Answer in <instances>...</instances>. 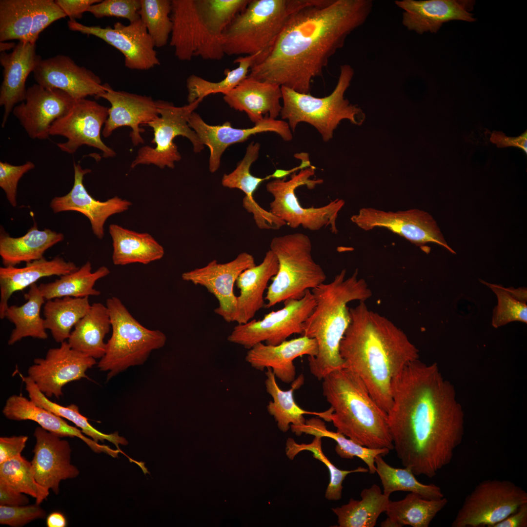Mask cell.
Masks as SVG:
<instances>
[{
	"instance_id": "6da1fadb",
	"label": "cell",
	"mask_w": 527,
	"mask_h": 527,
	"mask_svg": "<svg viewBox=\"0 0 527 527\" xmlns=\"http://www.w3.org/2000/svg\"><path fill=\"white\" fill-rule=\"evenodd\" d=\"M394 448L402 465L429 478L451 462L464 434L465 416L453 385L435 363L419 359L394 381L387 413Z\"/></svg>"
},
{
	"instance_id": "7a4b0ae2",
	"label": "cell",
	"mask_w": 527,
	"mask_h": 527,
	"mask_svg": "<svg viewBox=\"0 0 527 527\" xmlns=\"http://www.w3.org/2000/svg\"><path fill=\"white\" fill-rule=\"evenodd\" d=\"M371 0H314L290 17L268 53L248 76L309 94L329 59L370 14Z\"/></svg>"
},
{
	"instance_id": "3957f363",
	"label": "cell",
	"mask_w": 527,
	"mask_h": 527,
	"mask_svg": "<svg viewBox=\"0 0 527 527\" xmlns=\"http://www.w3.org/2000/svg\"><path fill=\"white\" fill-rule=\"evenodd\" d=\"M350 322L340 345L345 367L362 380L377 404L386 413L392 403L394 381L419 350L391 321L370 310L365 302L349 308Z\"/></svg>"
},
{
	"instance_id": "277c9868",
	"label": "cell",
	"mask_w": 527,
	"mask_h": 527,
	"mask_svg": "<svg viewBox=\"0 0 527 527\" xmlns=\"http://www.w3.org/2000/svg\"><path fill=\"white\" fill-rule=\"evenodd\" d=\"M343 269L328 284L323 283L312 289L315 305L303 324V333L315 339L318 353L308 357L309 370L318 380L332 371L345 367L340 353L342 339L350 322V302H365L372 292L364 279L359 278L358 270L346 278Z\"/></svg>"
},
{
	"instance_id": "5b68a950",
	"label": "cell",
	"mask_w": 527,
	"mask_h": 527,
	"mask_svg": "<svg viewBox=\"0 0 527 527\" xmlns=\"http://www.w3.org/2000/svg\"><path fill=\"white\" fill-rule=\"evenodd\" d=\"M323 380V395L332 410L328 422L337 432L369 448L393 449L387 414L355 373L345 367Z\"/></svg>"
},
{
	"instance_id": "8992f818",
	"label": "cell",
	"mask_w": 527,
	"mask_h": 527,
	"mask_svg": "<svg viewBox=\"0 0 527 527\" xmlns=\"http://www.w3.org/2000/svg\"><path fill=\"white\" fill-rule=\"evenodd\" d=\"M314 0H250L223 34L225 55L261 54L262 60L292 15Z\"/></svg>"
},
{
	"instance_id": "52a82bcc",
	"label": "cell",
	"mask_w": 527,
	"mask_h": 527,
	"mask_svg": "<svg viewBox=\"0 0 527 527\" xmlns=\"http://www.w3.org/2000/svg\"><path fill=\"white\" fill-rule=\"evenodd\" d=\"M170 17V45L178 59L220 60L225 55L222 39L228 24L213 0H171Z\"/></svg>"
},
{
	"instance_id": "ba28073f",
	"label": "cell",
	"mask_w": 527,
	"mask_h": 527,
	"mask_svg": "<svg viewBox=\"0 0 527 527\" xmlns=\"http://www.w3.org/2000/svg\"><path fill=\"white\" fill-rule=\"evenodd\" d=\"M354 75L351 65H341L335 88L329 95L323 98L281 86L283 105L280 115L282 119L288 121L293 132L301 122L311 124L318 130L324 142L332 138L334 129L344 119L349 120L353 124H361L365 117L362 110L344 98Z\"/></svg>"
},
{
	"instance_id": "9c48e42d",
	"label": "cell",
	"mask_w": 527,
	"mask_h": 527,
	"mask_svg": "<svg viewBox=\"0 0 527 527\" xmlns=\"http://www.w3.org/2000/svg\"><path fill=\"white\" fill-rule=\"evenodd\" d=\"M270 249L277 257L279 269L267 288L265 308L287 299H300L307 289L325 281L324 270L312 257V243L306 235L294 233L275 237Z\"/></svg>"
},
{
	"instance_id": "30bf717a",
	"label": "cell",
	"mask_w": 527,
	"mask_h": 527,
	"mask_svg": "<svg viewBox=\"0 0 527 527\" xmlns=\"http://www.w3.org/2000/svg\"><path fill=\"white\" fill-rule=\"evenodd\" d=\"M106 306L112 333L98 367L108 372L109 380L130 366L144 364L153 350L164 345L166 337L160 330L142 325L117 297L108 298Z\"/></svg>"
},
{
	"instance_id": "8fae6325",
	"label": "cell",
	"mask_w": 527,
	"mask_h": 527,
	"mask_svg": "<svg viewBox=\"0 0 527 527\" xmlns=\"http://www.w3.org/2000/svg\"><path fill=\"white\" fill-rule=\"evenodd\" d=\"M315 167L303 168L298 173H293L290 179H276L266 184L267 191L273 197L270 211L292 228L302 226L310 231H318L329 227L333 234L338 233L336 220L340 211L345 205L342 199H336L323 206L303 207L295 194L298 187L306 185L312 189L323 182L322 179L311 180Z\"/></svg>"
},
{
	"instance_id": "7c38bea8",
	"label": "cell",
	"mask_w": 527,
	"mask_h": 527,
	"mask_svg": "<svg viewBox=\"0 0 527 527\" xmlns=\"http://www.w3.org/2000/svg\"><path fill=\"white\" fill-rule=\"evenodd\" d=\"M202 101L197 100L178 107L168 101H156L159 116L147 123L153 129L154 137L152 143L156 146L146 145L141 148L131 167L133 168L139 164H154L162 169L165 167L174 168L175 162L181 159L178 146L173 142L178 136L186 137L191 142L195 153L202 151L204 146L188 123L190 116Z\"/></svg>"
},
{
	"instance_id": "4fadbf2b",
	"label": "cell",
	"mask_w": 527,
	"mask_h": 527,
	"mask_svg": "<svg viewBox=\"0 0 527 527\" xmlns=\"http://www.w3.org/2000/svg\"><path fill=\"white\" fill-rule=\"evenodd\" d=\"M527 503V492L509 480L479 483L465 498L452 527H493Z\"/></svg>"
},
{
	"instance_id": "5bb4252c",
	"label": "cell",
	"mask_w": 527,
	"mask_h": 527,
	"mask_svg": "<svg viewBox=\"0 0 527 527\" xmlns=\"http://www.w3.org/2000/svg\"><path fill=\"white\" fill-rule=\"evenodd\" d=\"M284 306L264 315L263 319H252L244 324H238L227 337L232 343L249 349L255 345H276L291 335L303 333V324L313 310L315 302L310 289L300 299L285 300Z\"/></svg>"
},
{
	"instance_id": "9a60e30c",
	"label": "cell",
	"mask_w": 527,
	"mask_h": 527,
	"mask_svg": "<svg viewBox=\"0 0 527 527\" xmlns=\"http://www.w3.org/2000/svg\"><path fill=\"white\" fill-rule=\"evenodd\" d=\"M109 108L85 98L75 100L68 111L51 125L50 136L67 139L57 143L62 151L74 154L83 145L98 149L104 158L116 156L115 151L102 141L101 129L108 117Z\"/></svg>"
},
{
	"instance_id": "2e32d148",
	"label": "cell",
	"mask_w": 527,
	"mask_h": 527,
	"mask_svg": "<svg viewBox=\"0 0 527 527\" xmlns=\"http://www.w3.org/2000/svg\"><path fill=\"white\" fill-rule=\"evenodd\" d=\"M68 28L99 38L123 55L124 65L131 70H147L160 64L154 42L141 19L125 25L116 22L111 27L88 26L69 20Z\"/></svg>"
},
{
	"instance_id": "e0dca14e",
	"label": "cell",
	"mask_w": 527,
	"mask_h": 527,
	"mask_svg": "<svg viewBox=\"0 0 527 527\" xmlns=\"http://www.w3.org/2000/svg\"><path fill=\"white\" fill-rule=\"evenodd\" d=\"M351 220L365 231L376 227H384L417 246H424L429 243H435L455 254L447 244L434 218L423 210L412 209L386 212L365 207L353 215Z\"/></svg>"
},
{
	"instance_id": "ac0fdd59",
	"label": "cell",
	"mask_w": 527,
	"mask_h": 527,
	"mask_svg": "<svg viewBox=\"0 0 527 527\" xmlns=\"http://www.w3.org/2000/svg\"><path fill=\"white\" fill-rule=\"evenodd\" d=\"M66 15L53 0H0V42L36 44L41 32Z\"/></svg>"
},
{
	"instance_id": "d6986e66",
	"label": "cell",
	"mask_w": 527,
	"mask_h": 527,
	"mask_svg": "<svg viewBox=\"0 0 527 527\" xmlns=\"http://www.w3.org/2000/svg\"><path fill=\"white\" fill-rule=\"evenodd\" d=\"M96 364L95 359L71 347L67 341L50 348L44 358H36L28 369V376L48 398H59L67 384L87 378L86 370Z\"/></svg>"
},
{
	"instance_id": "ffe728a7",
	"label": "cell",
	"mask_w": 527,
	"mask_h": 527,
	"mask_svg": "<svg viewBox=\"0 0 527 527\" xmlns=\"http://www.w3.org/2000/svg\"><path fill=\"white\" fill-rule=\"evenodd\" d=\"M256 265L254 257L247 252L240 253L232 261L220 264L214 260L207 265L184 272L183 281L204 287L219 302L214 313L225 322H235L237 298L234 286L239 275L245 270Z\"/></svg>"
},
{
	"instance_id": "44dd1931",
	"label": "cell",
	"mask_w": 527,
	"mask_h": 527,
	"mask_svg": "<svg viewBox=\"0 0 527 527\" xmlns=\"http://www.w3.org/2000/svg\"><path fill=\"white\" fill-rule=\"evenodd\" d=\"M188 123L196 133L202 143L209 149V170L211 173L218 170L222 156L229 146L243 142L252 135L271 132L278 134L285 141H289L293 138L287 122L271 119L268 116H264L253 127L244 129L234 128L229 122L219 125L208 124L195 112L190 116Z\"/></svg>"
},
{
	"instance_id": "7402d4cb",
	"label": "cell",
	"mask_w": 527,
	"mask_h": 527,
	"mask_svg": "<svg viewBox=\"0 0 527 527\" xmlns=\"http://www.w3.org/2000/svg\"><path fill=\"white\" fill-rule=\"evenodd\" d=\"M74 100L65 92L36 83L27 88L25 101L13 109L29 137L43 140L49 136L52 123L64 115Z\"/></svg>"
},
{
	"instance_id": "603a6c76",
	"label": "cell",
	"mask_w": 527,
	"mask_h": 527,
	"mask_svg": "<svg viewBox=\"0 0 527 527\" xmlns=\"http://www.w3.org/2000/svg\"><path fill=\"white\" fill-rule=\"evenodd\" d=\"M33 74L37 83L62 90L74 100L88 96L97 98L106 91L108 85L102 84L100 77L92 71L63 55L41 59Z\"/></svg>"
},
{
	"instance_id": "cb8c5ba5",
	"label": "cell",
	"mask_w": 527,
	"mask_h": 527,
	"mask_svg": "<svg viewBox=\"0 0 527 527\" xmlns=\"http://www.w3.org/2000/svg\"><path fill=\"white\" fill-rule=\"evenodd\" d=\"M36 444L31 462L36 482L55 494L59 492L62 480L76 478L79 469L71 464V448L69 442L41 426L36 428Z\"/></svg>"
},
{
	"instance_id": "d4e9b609",
	"label": "cell",
	"mask_w": 527,
	"mask_h": 527,
	"mask_svg": "<svg viewBox=\"0 0 527 527\" xmlns=\"http://www.w3.org/2000/svg\"><path fill=\"white\" fill-rule=\"evenodd\" d=\"M74 181L71 190L65 195L55 197L50 203L53 212L76 211L84 215L91 224L93 234L99 239L104 235V224L110 216L127 210L131 202L115 196L101 202L92 197L86 189L84 176L91 172L83 169L79 163H74Z\"/></svg>"
},
{
	"instance_id": "484cf974",
	"label": "cell",
	"mask_w": 527,
	"mask_h": 527,
	"mask_svg": "<svg viewBox=\"0 0 527 527\" xmlns=\"http://www.w3.org/2000/svg\"><path fill=\"white\" fill-rule=\"evenodd\" d=\"M97 98L109 102L108 117L102 131L107 138L119 127L128 126L132 129L130 137L134 145L143 143L141 133L144 130L140 127L159 117L156 101L150 96H142L123 91H116L108 84L106 91Z\"/></svg>"
},
{
	"instance_id": "4316f807",
	"label": "cell",
	"mask_w": 527,
	"mask_h": 527,
	"mask_svg": "<svg viewBox=\"0 0 527 527\" xmlns=\"http://www.w3.org/2000/svg\"><path fill=\"white\" fill-rule=\"evenodd\" d=\"M470 1L455 0H401L395 4L404 10L402 23L409 31L419 34L437 33L443 24L452 20L473 22L468 12Z\"/></svg>"
},
{
	"instance_id": "83f0119b",
	"label": "cell",
	"mask_w": 527,
	"mask_h": 527,
	"mask_svg": "<svg viewBox=\"0 0 527 527\" xmlns=\"http://www.w3.org/2000/svg\"><path fill=\"white\" fill-rule=\"evenodd\" d=\"M41 59L36 53V44L29 42L19 41L11 53H0V63L3 68L0 88V105L4 107L2 127L15 105L25 101L27 78Z\"/></svg>"
},
{
	"instance_id": "f1b7e54d",
	"label": "cell",
	"mask_w": 527,
	"mask_h": 527,
	"mask_svg": "<svg viewBox=\"0 0 527 527\" xmlns=\"http://www.w3.org/2000/svg\"><path fill=\"white\" fill-rule=\"evenodd\" d=\"M248 350L245 360L253 368L261 371L270 368L276 377L290 384L295 379L294 360L303 355L315 357L318 346L315 339L302 336L276 345L260 343Z\"/></svg>"
},
{
	"instance_id": "f546056e",
	"label": "cell",
	"mask_w": 527,
	"mask_h": 527,
	"mask_svg": "<svg viewBox=\"0 0 527 527\" xmlns=\"http://www.w3.org/2000/svg\"><path fill=\"white\" fill-rule=\"evenodd\" d=\"M282 96L281 86L247 76L223 94V99L231 108L245 112L255 124L264 118V115L273 119L280 115Z\"/></svg>"
},
{
	"instance_id": "4dcf8cb0",
	"label": "cell",
	"mask_w": 527,
	"mask_h": 527,
	"mask_svg": "<svg viewBox=\"0 0 527 527\" xmlns=\"http://www.w3.org/2000/svg\"><path fill=\"white\" fill-rule=\"evenodd\" d=\"M2 412L7 419L15 421L31 420L38 423L47 431L61 437H77L84 442L93 451L104 452L116 457L118 449L114 450L104 445H100L87 438L77 427L73 426L63 419L48 410L41 407L21 395H13L6 401Z\"/></svg>"
},
{
	"instance_id": "1f68e13d",
	"label": "cell",
	"mask_w": 527,
	"mask_h": 527,
	"mask_svg": "<svg viewBox=\"0 0 527 527\" xmlns=\"http://www.w3.org/2000/svg\"><path fill=\"white\" fill-rule=\"evenodd\" d=\"M78 267L72 262L61 257L47 260L44 257L26 263L25 266L0 267V318H4L8 301L15 292L23 290L36 284L39 280L52 276H61L77 270Z\"/></svg>"
},
{
	"instance_id": "d6a6232c",
	"label": "cell",
	"mask_w": 527,
	"mask_h": 527,
	"mask_svg": "<svg viewBox=\"0 0 527 527\" xmlns=\"http://www.w3.org/2000/svg\"><path fill=\"white\" fill-rule=\"evenodd\" d=\"M278 269L277 257L269 249L260 264L245 270L239 275L236 283L240 295L237 298V311L234 322L239 324H245L264 307V291L269 280L277 274Z\"/></svg>"
},
{
	"instance_id": "836d02e7",
	"label": "cell",
	"mask_w": 527,
	"mask_h": 527,
	"mask_svg": "<svg viewBox=\"0 0 527 527\" xmlns=\"http://www.w3.org/2000/svg\"><path fill=\"white\" fill-rule=\"evenodd\" d=\"M62 233L50 229L40 230L35 223L24 235L12 237L0 232V256L4 266H14L43 258L45 252L62 242Z\"/></svg>"
},
{
	"instance_id": "e575fe53",
	"label": "cell",
	"mask_w": 527,
	"mask_h": 527,
	"mask_svg": "<svg viewBox=\"0 0 527 527\" xmlns=\"http://www.w3.org/2000/svg\"><path fill=\"white\" fill-rule=\"evenodd\" d=\"M109 232L112 240V261L116 265L133 263L147 264L160 260L163 247L149 233H138L111 224Z\"/></svg>"
},
{
	"instance_id": "d590c367",
	"label": "cell",
	"mask_w": 527,
	"mask_h": 527,
	"mask_svg": "<svg viewBox=\"0 0 527 527\" xmlns=\"http://www.w3.org/2000/svg\"><path fill=\"white\" fill-rule=\"evenodd\" d=\"M111 327L106 305L95 303L74 326L67 340L73 349L94 359H101L106 351L104 339Z\"/></svg>"
},
{
	"instance_id": "8d00e7d4",
	"label": "cell",
	"mask_w": 527,
	"mask_h": 527,
	"mask_svg": "<svg viewBox=\"0 0 527 527\" xmlns=\"http://www.w3.org/2000/svg\"><path fill=\"white\" fill-rule=\"evenodd\" d=\"M266 369L265 388L272 398L267 405V409L268 413L274 418L280 430L286 432L290 428V425L304 424L306 421L304 416L305 414L316 415L322 419L324 411L316 412L304 410L295 401V390L299 388L304 383L303 375H299L295 379L292 383L290 389L283 390L278 385L272 369L270 368Z\"/></svg>"
},
{
	"instance_id": "74e56055",
	"label": "cell",
	"mask_w": 527,
	"mask_h": 527,
	"mask_svg": "<svg viewBox=\"0 0 527 527\" xmlns=\"http://www.w3.org/2000/svg\"><path fill=\"white\" fill-rule=\"evenodd\" d=\"M24 296L26 301L24 304L20 306H8L4 313V318L15 325L8 340L9 345H14L25 337L43 340L48 337L44 319L41 316V306L46 300L39 286L36 284L31 285Z\"/></svg>"
},
{
	"instance_id": "f35d334b",
	"label": "cell",
	"mask_w": 527,
	"mask_h": 527,
	"mask_svg": "<svg viewBox=\"0 0 527 527\" xmlns=\"http://www.w3.org/2000/svg\"><path fill=\"white\" fill-rule=\"evenodd\" d=\"M361 496V500L351 498L347 504L332 508L338 517V527H374L390 501L376 484L364 489Z\"/></svg>"
},
{
	"instance_id": "ab89813d",
	"label": "cell",
	"mask_w": 527,
	"mask_h": 527,
	"mask_svg": "<svg viewBox=\"0 0 527 527\" xmlns=\"http://www.w3.org/2000/svg\"><path fill=\"white\" fill-rule=\"evenodd\" d=\"M88 297H64L47 300L43 306L44 324L54 340L61 343L69 338L71 330L88 311Z\"/></svg>"
},
{
	"instance_id": "60d3db41",
	"label": "cell",
	"mask_w": 527,
	"mask_h": 527,
	"mask_svg": "<svg viewBox=\"0 0 527 527\" xmlns=\"http://www.w3.org/2000/svg\"><path fill=\"white\" fill-rule=\"evenodd\" d=\"M110 273L109 269L102 266L92 272L91 264L87 261L77 270L61 276L60 279L38 286L46 301L64 297L84 298L98 296L100 291L94 288L96 282Z\"/></svg>"
},
{
	"instance_id": "b9f144b4",
	"label": "cell",
	"mask_w": 527,
	"mask_h": 527,
	"mask_svg": "<svg viewBox=\"0 0 527 527\" xmlns=\"http://www.w3.org/2000/svg\"><path fill=\"white\" fill-rule=\"evenodd\" d=\"M290 428L292 432L298 436L304 433L333 439L337 443L335 451L340 457L349 459H353L354 457H358L366 464L368 472L371 474L376 472L375 457L379 455L384 456L390 451L386 448H369L347 438L340 432L330 431L326 428L324 422L320 418H312L306 420L302 425H291Z\"/></svg>"
},
{
	"instance_id": "7bdbcfd3",
	"label": "cell",
	"mask_w": 527,
	"mask_h": 527,
	"mask_svg": "<svg viewBox=\"0 0 527 527\" xmlns=\"http://www.w3.org/2000/svg\"><path fill=\"white\" fill-rule=\"evenodd\" d=\"M444 497L439 499H428L410 492L399 501H389L385 510L387 517L399 527H428L438 513L447 504Z\"/></svg>"
},
{
	"instance_id": "ee69618b",
	"label": "cell",
	"mask_w": 527,
	"mask_h": 527,
	"mask_svg": "<svg viewBox=\"0 0 527 527\" xmlns=\"http://www.w3.org/2000/svg\"><path fill=\"white\" fill-rule=\"evenodd\" d=\"M23 382L25 384L30 399L39 406L52 412L56 415L74 423L76 427L81 428L82 432L96 442H104L107 440L116 446L117 449L121 452L119 445H126L127 440L123 437L120 436L118 432L107 434L103 433L92 426L88 421V419L83 416L79 411L78 406L73 404L64 406L52 402L37 387L34 382L28 377L23 376L20 374ZM122 454L125 453L122 451Z\"/></svg>"
},
{
	"instance_id": "f6af8a7d",
	"label": "cell",
	"mask_w": 527,
	"mask_h": 527,
	"mask_svg": "<svg viewBox=\"0 0 527 527\" xmlns=\"http://www.w3.org/2000/svg\"><path fill=\"white\" fill-rule=\"evenodd\" d=\"M262 58V55L258 54L236 58L234 62L238 63V66L232 70L226 69L225 77L218 82L210 81L194 74L190 75L186 80L188 103L197 100L203 101L210 94H224L229 92L248 76L251 68Z\"/></svg>"
},
{
	"instance_id": "bcb514c9",
	"label": "cell",
	"mask_w": 527,
	"mask_h": 527,
	"mask_svg": "<svg viewBox=\"0 0 527 527\" xmlns=\"http://www.w3.org/2000/svg\"><path fill=\"white\" fill-rule=\"evenodd\" d=\"M383 457L377 455L375 464L376 472L381 480L384 494L389 496L393 492L403 491L415 493L428 499H439L444 497L439 486L420 483L410 469L393 467L387 464Z\"/></svg>"
},
{
	"instance_id": "7dc6e473",
	"label": "cell",
	"mask_w": 527,
	"mask_h": 527,
	"mask_svg": "<svg viewBox=\"0 0 527 527\" xmlns=\"http://www.w3.org/2000/svg\"><path fill=\"white\" fill-rule=\"evenodd\" d=\"M260 149V144L258 142H251L246 148L244 157L236 168L231 173L224 174L222 179V184L224 187L238 189L245 194L243 206L252 214L259 213L262 209L254 199V192L262 182L272 177V175H270L265 178H259L250 173L251 166L257 160Z\"/></svg>"
},
{
	"instance_id": "c3c4849f",
	"label": "cell",
	"mask_w": 527,
	"mask_h": 527,
	"mask_svg": "<svg viewBox=\"0 0 527 527\" xmlns=\"http://www.w3.org/2000/svg\"><path fill=\"white\" fill-rule=\"evenodd\" d=\"M495 294L497 304L493 311L492 325L495 328L519 321L527 323V289L525 287H505L482 281Z\"/></svg>"
},
{
	"instance_id": "681fc988",
	"label": "cell",
	"mask_w": 527,
	"mask_h": 527,
	"mask_svg": "<svg viewBox=\"0 0 527 527\" xmlns=\"http://www.w3.org/2000/svg\"><path fill=\"white\" fill-rule=\"evenodd\" d=\"M0 482L35 498L39 505L49 494L36 482L31 463L21 455L0 464Z\"/></svg>"
},
{
	"instance_id": "f907efd6",
	"label": "cell",
	"mask_w": 527,
	"mask_h": 527,
	"mask_svg": "<svg viewBox=\"0 0 527 527\" xmlns=\"http://www.w3.org/2000/svg\"><path fill=\"white\" fill-rule=\"evenodd\" d=\"M322 439L321 437L314 436L311 443L306 444L297 443L293 438H289L286 443L285 453L289 459L293 460L301 451L311 452L313 457L322 462L329 472L330 481L325 497L329 500H338L342 498V484L346 476L352 473L368 472V469L361 466L350 470L338 468L324 454L322 448Z\"/></svg>"
},
{
	"instance_id": "816d5d0a",
	"label": "cell",
	"mask_w": 527,
	"mask_h": 527,
	"mask_svg": "<svg viewBox=\"0 0 527 527\" xmlns=\"http://www.w3.org/2000/svg\"><path fill=\"white\" fill-rule=\"evenodd\" d=\"M140 18L144 24L155 47L165 46L173 27L170 17L171 0H140Z\"/></svg>"
},
{
	"instance_id": "f5cc1de1",
	"label": "cell",
	"mask_w": 527,
	"mask_h": 527,
	"mask_svg": "<svg viewBox=\"0 0 527 527\" xmlns=\"http://www.w3.org/2000/svg\"><path fill=\"white\" fill-rule=\"evenodd\" d=\"M140 0H104L91 5L87 12L96 18L115 17L130 22L140 19Z\"/></svg>"
},
{
	"instance_id": "db71d44e",
	"label": "cell",
	"mask_w": 527,
	"mask_h": 527,
	"mask_svg": "<svg viewBox=\"0 0 527 527\" xmlns=\"http://www.w3.org/2000/svg\"><path fill=\"white\" fill-rule=\"evenodd\" d=\"M46 511L35 503L24 506L0 505V524L12 527H22L30 522L46 517Z\"/></svg>"
},
{
	"instance_id": "11a10c76",
	"label": "cell",
	"mask_w": 527,
	"mask_h": 527,
	"mask_svg": "<svg viewBox=\"0 0 527 527\" xmlns=\"http://www.w3.org/2000/svg\"><path fill=\"white\" fill-rule=\"evenodd\" d=\"M35 166L34 163L30 161L20 165L0 162V187L12 206H17V188L20 180Z\"/></svg>"
},
{
	"instance_id": "9f6ffc18",
	"label": "cell",
	"mask_w": 527,
	"mask_h": 527,
	"mask_svg": "<svg viewBox=\"0 0 527 527\" xmlns=\"http://www.w3.org/2000/svg\"><path fill=\"white\" fill-rule=\"evenodd\" d=\"M28 440L24 435L0 438V464L21 455Z\"/></svg>"
},
{
	"instance_id": "6f0895ef",
	"label": "cell",
	"mask_w": 527,
	"mask_h": 527,
	"mask_svg": "<svg viewBox=\"0 0 527 527\" xmlns=\"http://www.w3.org/2000/svg\"><path fill=\"white\" fill-rule=\"evenodd\" d=\"M101 0H56V4L62 10L70 20L81 19L84 12H87L89 7Z\"/></svg>"
},
{
	"instance_id": "680465c9",
	"label": "cell",
	"mask_w": 527,
	"mask_h": 527,
	"mask_svg": "<svg viewBox=\"0 0 527 527\" xmlns=\"http://www.w3.org/2000/svg\"><path fill=\"white\" fill-rule=\"evenodd\" d=\"M490 140L499 148L516 147L522 149L526 154H527V131L517 137H507L502 132L493 131Z\"/></svg>"
},
{
	"instance_id": "91938a15",
	"label": "cell",
	"mask_w": 527,
	"mask_h": 527,
	"mask_svg": "<svg viewBox=\"0 0 527 527\" xmlns=\"http://www.w3.org/2000/svg\"><path fill=\"white\" fill-rule=\"evenodd\" d=\"M29 500L25 494L20 492L7 484L0 482V505L24 506Z\"/></svg>"
},
{
	"instance_id": "94428289",
	"label": "cell",
	"mask_w": 527,
	"mask_h": 527,
	"mask_svg": "<svg viewBox=\"0 0 527 527\" xmlns=\"http://www.w3.org/2000/svg\"><path fill=\"white\" fill-rule=\"evenodd\" d=\"M527 503L522 505L513 513L493 527H527Z\"/></svg>"
},
{
	"instance_id": "6125c7cd",
	"label": "cell",
	"mask_w": 527,
	"mask_h": 527,
	"mask_svg": "<svg viewBox=\"0 0 527 527\" xmlns=\"http://www.w3.org/2000/svg\"><path fill=\"white\" fill-rule=\"evenodd\" d=\"M46 524L48 527H65L67 521L63 514L56 511L51 513L47 517Z\"/></svg>"
},
{
	"instance_id": "be15d7a7",
	"label": "cell",
	"mask_w": 527,
	"mask_h": 527,
	"mask_svg": "<svg viewBox=\"0 0 527 527\" xmlns=\"http://www.w3.org/2000/svg\"><path fill=\"white\" fill-rule=\"evenodd\" d=\"M16 45V44L13 42H0V52H3L11 49H13Z\"/></svg>"
},
{
	"instance_id": "e7e4bbea",
	"label": "cell",
	"mask_w": 527,
	"mask_h": 527,
	"mask_svg": "<svg viewBox=\"0 0 527 527\" xmlns=\"http://www.w3.org/2000/svg\"><path fill=\"white\" fill-rule=\"evenodd\" d=\"M381 527H399L398 524L396 522H395L394 521H393L392 519H391L390 518H389L388 517H387V518L385 521H383L381 523Z\"/></svg>"
}]
</instances>
